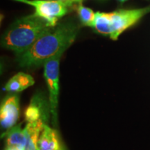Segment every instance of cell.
<instances>
[{"instance_id":"7c38bea8","label":"cell","mask_w":150,"mask_h":150,"mask_svg":"<svg viewBox=\"0 0 150 150\" xmlns=\"http://www.w3.org/2000/svg\"><path fill=\"white\" fill-rule=\"evenodd\" d=\"M76 12L80 23L83 26L93 28L96 18V12L88 7L84 6L83 3L78 4L76 6Z\"/></svg>"},{"instance_id":"30bf717a","label":"cell","mask_w":150,"mask_h":150,"mask_svg":"<svg viewBox=\"0 0 150 150\" xmlns=\"http://www.w3.org/2000/svg\"><path fill=\"white\" fill-rule=\"evenodd\" d=\"M46 124L42 120L27 123L24 127L27 134L25 150H38V142L39 137Z\"/></svg>"},{"instance_id":"277c9868","label":"cell","mask_w":150,"mask_h":150,"mask_svg":"<svg viewBox=\"0 0 150 150\" xmlns=\"http://www.w3.org/2000/svg\"><path fill=\"white\" fill-rule=\"evenodd\" d=\"M27 4L35 8V16L47 21L50 25L55 27L59 20L70 12L74 5L72 3L63 0H13Z\"/></svg>"},{"instance_id":"5bb4252c","label":"cell","mask_w":150,"mask_h":150,"mask_svg":"<svg viewBox=\"0 0 150 150\" xmlns=\"http://www.w3.org/2000/svg\"><path fill=\"white\" fill-rule=\"evenodd\" d=\"M63 1H68V2L72 3L73 4H78L83 3V1H84V0H63Z\"/></svg>"},{"instance_id":"6da1fadb","label":"cell","mask_w":150,"mask_h":150,"mask_svg":"<svg viewBox=\"0 0 150 150\" xmlns=\"http://www.w3.org/2000/svg\"><path fill=\"white\" fill-rule=\"evenodd\" d=\"M81 23L74 18L59 22L39 38L26 52L16 56L19 66L22 68H38L49 59L65 52L76 40Z\"/></svg>"},{"instance_id":"9c48e42d","label":"cell","mask_w":150,"mask_h":150,"mask_svg":"<svg viewBox=\"0 0 150 150\" xmlns=\"http://www.w3.org/2000/svg\"><path fill=\"white\" fill-rule=\"evenodd\" d=\"M35 83L32 76L24 72H18L12 76L4 86L3 90L9 93H18Z\"/></svg>"},{"instance_id":"8fae6325","label":"cell","mask_w":150,"mask_h":150,"mask_svg":"<svg viewBox=\"0 0 150 150\" xmlns=\"http://www.w3.org/2000/svg\"><path fill=\"white\" fill-rule=\"evenodd\" d=\"M5 139V147L14 145L25 146L27 142V134L25 128L22 129L21 125H18L5 131L1 135Z\"/></svg>"},{"instance_id":"3957f363","label":"cell","mask_w":150,"mask_h":150,"mask_svg":"<svg viewBox=\"0 0 150 150\" xmlns=\"http://www.w3.org/2000/svg\"><path fill=\"white\" fill-rule=\"evenodd\" d=\"M149 12L150 6L135 9H120L110 13L97 11L92 29L97 33L116 40L125 30L134 25Z\"/></svg>"},{"instance_id":"7a4b0ae2","label":"cell","mask_w":150,"mask_h":150,"mask_svg":"<svg viewBox=\"0 0 150 150\" xmlns=\"http://www.w3.org/2000/svg\"><path fill=\"white\" fill-rule=\"evenodd\" d=\"M53 27L34 13L18 19L2 35L1 45L20 55L33 45L42 34Z\"/></svg>"},{"instance_id":"ba28073f","label":"cell","mask_w":150,"mask_h":150,"mask_svg":"<svg viewBox=\"0 0 150 150\" xmlns=\"http://www.w3.org/2000/svg\"><path fill=\"white\" fill-rule=\"evenodd\" d=\"M38 150H65L56 129L45 125L39 137Z\"/></svg>"},{"instance_id":"52a82bcc","label":"cell","mask_w":150,"mask_h":150,"mask_svg":"<svg viewBox=\"0 0 150 150\" xmlns=\"http://www.w3.org/2000/svg\"><path fill=\"white\" fill-rule=\"evenodd\" d=\"M20 117V97L18 93H8L1 100L0 124L6 131L16 126Z\"/></svg>"},{"instance_id":"5b68a950","label":"cell","mask_w":150,"mask_h":150,"mask_svg":"<svg viewBox=\"0 0 150 150\" xmlns=\"http://www.w3.org/2000/svg\"><path fill=\"white\" fill-rule=\"evenodd\" d=\"M65 52H61L49 59L43 65V75L45 79L49 93V100L51 106L52 124L57 127L58 123V104L59 95V66L60 60L62 54Z\"/></svg>"},{"instance_id":"9a60e30c","label":"cell","mask_w":150,"mask_h":150,"mask_svg":"<svg viewBox=\"0 0 150 150\" xmlns=\"http://www.w3.org/2000/svg\"><path fill=\"white\" fill-rule=\"evenodd\" d=\"M117 1L119 3L123 4V3L126 2V1H129V0H117Z\"/></svg>"},{"instance_id":"8992f818","label":"cell","mask_w":150,"mask_h":150,"mask_svg":"<svg viewBox=\"0 0 150 150\" xmlns=\"http://www.w3.org/2000/svg\"><path fill=\"white\" fill-rule=\"evenodd\" d=\"M50 117H52V112L49 98L43 92H36L24 112L25 120L27 123L42 120L48 125Z\"/></svg>"},{"instance_id":"4fadbf2b","label":"cell","mask_w":150,"mask_h":150,"mask_svg":"<svg viewBox=\"0 0 150 150\" xmlns=\"http://www.w3.org/2000/svg\"><path fill=\"white\" fill-rule=\"evenodd\" d=\"M4 150H25V146L21 145H14L5 147Z\"/></svg>"}]
</instances>
